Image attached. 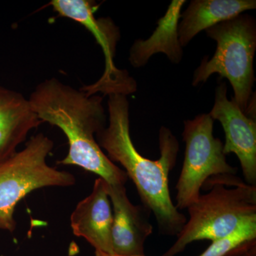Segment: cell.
Segmentation results:
<instances>
[{
    "label": "cell",
    "instance_id": "cell-6",
    "mask_svg": "<svg viewBox=\"0 0 256 256\" xmlns=\"http://www.w3.org/2000/svg\"><path fill=\"white\" fill-rule=\"evenodd\" d=\"M182 133L186 144L182 170L176 184L178 210L188 208L198 200L200 190L208 178L236 173L228 164L223 142L214 136V120L201 114L184 121Z\"/></svg>",
    "mask_w": 256,
    "mask_h": 256
},
{
    "label": "cell",
    "instance_id": "cell-15",
    "mask_svg": "<svg viewBox=\"0 0 256 256\" xmlns=\"http://www.w3.org/2000/svg\"><path fill=\"white\" fill-rule=\"evenodd\" d=\"M95 255H96V256H124L116 255V254H107V252H100V250H96ZM146 256L143 255V256Z\"/></svg>",
    "mask_w": 256,
    "mask_h": 256
},
{
    "label": "cell",
    "instance_id": "cell-10",
    "mask_svg": "<svg viewBox=\"0 0 256 256\" xmlns=\"http://www.w3.org/2000/svg\"><path fill=\"white\" fill-rule=\"evenodd\" d=\"M112 206V240L114 254L143 256L146 238L152 233V226L140 207L130 201L124 185H108Z\"/></svg>",
    "mask_w": 256,
    "mask_h": 256
},
{
    "label": "cell",
    "instance_id": "cell-8",
    "mask_svg": "<svg viewBox=\"0 0 256 256\" xmlns=\"http://www.w3.org/2000/svg\"><path fill=\"white\" fill-rule=\"evenodd\" d=\"M210 117L220 121L225 132L224 152L238 156L248 184L256 183V121L240 110L234 99L228 100L227 86L222 82L216 88Z\"/></svg>",
    "mask_w": 256,
    "mask_h": 256
},
{
    "label": "cell",
    "instance_id": "cell-9",
    "mask_svg": "<svg viewBox=\"0 0 256 256\" xmlns=\"http://www.w3.org/2000/svg\"><path fill=\"white\" fill-rule=\"evenodd\" d=\"M104 178L96 180L90 195L79 202L70 216V226L74 235L85 238L96 250L114 254L111 240L112 214Z\"/></svg>",
    "mask_w": 256,
    "mask_h": 256
},
{
    "label": "cell",
    "instance_id": "cell-13",
    "mask_svg": "<svg viewBox=\"0 0 256 256\" xmlns=\"http://www.w3.org/2000/svg\"><path fill=\"white\" fill-rule=\"evenodd\" d=\"M256 8V0H193L181 14L178 26L180 44L186 46L203 30Z\"/></svg>",
    "mask_w": 256,
    "mask_h": 256
},
{
    "label": "cell",
    "instance_id": "cell-4",
    "mask_svg": "<svg viewBox=\"0 0 256 256\" xmlns=\"http://www.w3.org/2000/svg\"><path fill=\"white\" fill-rule=\"evenodd\" d=\"M207 36L216 42L212 58L205 57L194 74V86L204 84L212 74L228 79L233 99L247 116L256 119V82L254 60L256 50V23L250 15L242 14L207 28Z\"/></svg>",
    "mask_w": 256,
    "mask_h": 256
},
{
    "label": "cell",
    "instance_id": "cell-12",
    "mask_svg": "<svg viewBox=\"0 0 256 256\" xmlns=\"http://www.w3.org/2000/svg\"><path fill=\"white\" fill-rule=\"evenodd\" d=\"M184 0H172L166 13L158 21L152 34L146 40L134 42L130 50L129 60L134 68H141L156 54L162 53L172 63L178 64L183 56L182 46L178 40V26Z\"/></svg>",
    "mask_w": 256,
    "mask_h": 256
},
{
    "label": "cell",
    "instance_id": "cell-11",
    "mask_svg": "<svg viewBox=\"0 0 256 256\" xmlns=\"http://www.w3.org/2000/svg\"><path fill=\"white\" fill-rule=\"evenodd\" d=\"M41 124L28 98L0 86V165L14 156L28 133Z\"/></svg>",
    "mask_w": 256,
    "mask_h": 256
},
{
    "label": "cell",
    "instance_id": "cell-3",
    "mask_svg": "<svg viewBox=\"0 0 256 256\" xmlns=\"http://www.w3.org/2000/svg\"><path fill=\"white\" fill-rule=\"evenodd\" d=\"M208 186L210 191L188 207L190 220L172 246L162 256H176L196 240H218L233 232L242 220L256 215V186L232 174L212 176L203 185Z\"/></svg>",
    "mask_w": 256,
    "mask_h": 256
},
{
    "label": "cell",
    "instance_id": "cell-2",
    "mask_svg": "<svg viewBox=\"0 0 256 256\" xmlns=\"http://www.w3.org/2000/svg\"><path fill=\"white\" fill-rule=\"evenodd\" d=\"M28 100L42 122L56 126L66 136L68 154L60 164L80 166L110 185L126 184V172L108 158L96 140L106 122L102 96L88 95L52 78L38 84Z\"/></svg>",
    "mask_w": 256,
    "mask_h": 256
},
{
    "label": "cell",
    "instance_id": "cell-14",
    "mask_svg": "<svg viewBox=\"0 0 256 256\" xmlns=\"http://www.w3.org/2000/svg\"><path fill=\"white\" fill-rule=\"evenodd\" d=\"M256 215L242 220L233 232L212 242L200 256H256Z\"/></svg>",
    "mask_w": 256,
    "mask_h": 256
},
{
    "label": "cell",
    "instance_id": "cell-1",
    "mask_svg": "<svg viewBox=\"0 0 256 256\" xmlns=\"http://www.w3.org/2000/svg\"><path fill=\"white\" fill-rule=\"evenodd\" d=\"M109 124L96 134V140L107 156L124 168L128 178L137 188L146 208L152 212L162 233L176 235L186 224V218L172 201L169 174L176 163L180 146L168 128L160 130V158L151 160L140 154L130 132V104L127 96L108 95Z\"/></svg>",
    "mask_w": 256,
    "mask_h": 256
},
{
    "label": "cell",
    "instance_id": "cell-7",
    "mask_svg": "<svg viewBox=\"0 0 256 256\" xmlns=\"http://www.w3.org/2000/svg\"><path fill=\"white\" fill-rule=\"evenodd\" d=\"M58 16L77 22L95 37L105 55L106 68L98 82L80 88L88 95L120 94L128 96L136 92V82L116 68L114 58L120 38L118 30L108 18H96L95 2L88 0H52L48 3Z\"/></svg>",
    "mask_w": 256,
    "mask_h": 256
},
{
    "label": "cell",
    "instance_id": "cell-5",
    "mask_svg": "<svg viewBox=\"0 0 256 256\" xmlns=\"http://www.w3.org/2000/svg\"><path fill=\"white\" fill-rule=\"evenodd\" d=\"M53 148V141L38 133L23 150L0 165V230L14 232L15 208L28 194L38 188L75 184L73 174L47 164Z\"/></svg>",
    "mask_w": 256,
    "mask_h": 256
}]
</instances>
